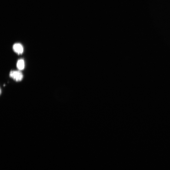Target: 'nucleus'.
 <instances>
[{"instance_id": "1", "label": "nucleus", "mask_w": 170, "mask_h": 170, "mask_svg": "<svg viewBox=\"0 0 170 170\" xmlns=\"http://www.w3.org/2000/svg\"><path fill=\"white\" fill-rule=\"evenodd\" d=\"M9 76L17 82L21 81L23 78V75L19 71H12L9 73Z\"/></svg>"}, {"instance_id": "2", "label": "nucleus", "mask_w": 170, "mask_h": 170, "mask_svg": "<svg viewBox=\"0 0 170 170\" xmlns=\"http://www.w3.org/2000/svg\"><path fill=\"white\" fill-rule=\"evenodd\" d=\"M14 51L19 55L21 54L24 52V48L22 44L20 43H16L13 47Z\"/></svg>"}, {"instance_id": "3", "label": "nucleus", "mask_w": 170, "mask_h": 170, "mask_svg": "<svg viewBox=\"0 0 170 170\" xmlns=\"http://www.w3.org/2000/svg\"><path fill=\"white\" fill-rule=\"evenodd\" d=\"M17 69L20 70H24L25 67V62L24 60L22 59L19 60L17 63Z\"/></svg>"}]
</instances>
